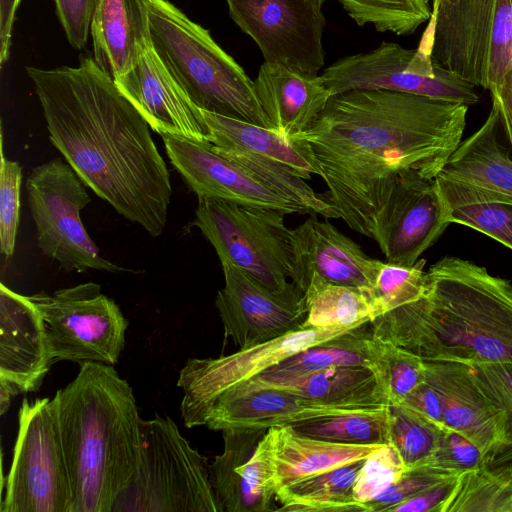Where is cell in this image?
Returning <instances> with one entry per match:
<instances>
[{
  "label": "cell",
  "mask_w": 512,
  "mask_h": 512,
  "mask_svg": "<svg viewBox=\"0 0 512 512\" xmlns=\"http://www.w3.org/2000/svg\"><path fill=\"white\" fill-rule=\"evenodd\" d=\"M26 72L49 139L84 184L153 237L166 226L172 188L150 126L93 57Z\"/></svg>",
  "instance_id": "obj_2"
},
{
  "label": "cell",
  "mask_w": 512,
  "mask_h": 512,
  "mask_svg": "<svg viewBox=\"0 0 512 512\" xmlns=\"http://www.w3.org/2000/svg\"><path fill=\"white\" fill-rule=\"evenodd\" d=\"M495 0H432L425 30L431 56L474 86L489 88Z\"/></svg>",
  "instance_id": "obj_18"
},
{
  "label": "cell",
  "mask_w": 512,
  "mask_h": 512,
  "mask_svg": "<svg viewBox=\"0 0 512 512\" xmlns=\"http://www.w3.org/2000/svg\"><path fill=\"white\" fill-rule=\"evenodd\" d=\"M324 3L327 0H319ZM357 25L371 24L379 32L413 34L429 20L428 0H337Z\"/></svg>",
  "instance_id": "obj_36"
},
{
  "label": "cell",
  "mask_w": 512,
  "mask_h": 512,
  "mask_svg": "<svg viewBox=\"0 0 512 512\" xmlns=\"http://www.w3.org/2000/svg\"><path fill=\"white\" fill-rule=\"evenodd\" d=\"M29 298L42 315L53 361L118 362L129 323L99 284L87 282Z\"/></svg>",
  "instance_id": "obj_12"
},
{
  "label": "cell",
  "mask_w": 512,
  "mask_h": 512,
  "mask_svg": "<svg viewBox=\"0 0 512 512\" xmlns=\"http://www.w3.org/2000/svg\"><path fill=\"white\" fill-rule=\"evenodd\" d=\"M451 223L437 179L408 172L396 185L374 240L387 262L413 265Z\"/></svg>",
  "instance_id": "obj_16"
},
{
  "label": "cell",
  "mask_w": 512,
  "mask_h": 512,
  "mask_svg": "<svg viewBox=\"0 0 512 512\" xmlns=\"http://www.w3.org/2000/svg\"><path fill=\"white\" fill-rule=\"evenodd\" d=\"M487 464H512V439L493 452L488 458Z\"/></svg>",
  "instance_id": "obj_51"
},
{
  "label": "cell",
  "mask_w": 512,
  "mask_h": 512,
  "mask_svg": "<svg viewBox=\"0 0 512 512\" xmlns=\"http://www.w3.org/2000/svg\"><path fill=\"white\" fill-rule=\"evenodd\" d=\"M225 284L215 306L224 333L239 349H246L297 330L307 315L303 292L293 283L276 294L241 269L222 265Z\"/></svg>",
  "instance_id": "obj_15"
},
{
  "label": "cell",
  "mask_w": 512,
  "mask_h": 512,
  "mask_svg": "<svg viewBox=\"0 0 512 512\" xmlns=\"http://www.w3.org/2000/svg\"><path fill=\"white\" fill-rule=\"evenodd\" d=\"M86 187L61 158L32 169L26 190L38 247L69 271H124L100 255L82 223L81 210L91 201Z\"/></svg>",
  "instance_id": "obj_10"
},
{
  "label": "cell",
  "mask_w": 512,
  "mask_h": 512,
  "mask_svg": "<svg viewBox=\"0 0 512 512\" xmlns=\"http://www.w3.org/2000/svg\"><path fill=\"white\" fill-rule=\"evenodd\" d=\"M425 381L440 395L443 423L472 441L485 455L507 443L504 413L482 392L466 363L425 361Z\"/></svg>",
  "instance_id": "obj_24"
},
{
  "label": "cell",
  "mask_w": 512,
  "mask_h": 512,
  "mask_svg": "<svg viewBox=\"0 0 512 512\" xmlns=\"http://www.w3.org/2000/svg\"><path fill=\"white\" fill-rule=\"evenodd\" d=\"M53 362L42 315L29 296L0 285V381L13 395L37 391Z\"/></svg>",
  "instance_id": "obj_25"
},
{
  "label": "cell",
  "mask_w": 512,
  "mask_h": 512,
  "mask_svg": "<svg viewBox=\"0 0 512 512\" xmlns=\"http://www.w3.org/2000/svg\"><path fill=\"white\" fill-rule=\"evenodd\" d=\"M298 433L316 439L353 445H385L388 406L313 418L291 425Z\"/></svg>",
  "instance_id": "obj_33"
},
{
  "label": "cell",
  "mask_w": 512,
  "mask_h": 512,
  "mask_svg": "<svg viewBox=\"0 0 512 512\" xmlns=\"http://www.w3.org/2000/svg\"><path fill=\"white\" fill-rule=\"evenodd\" d=\"M512 69V0H495L488 90L496 88Z\"/></svg>",
  "instance_id": "obj_44"
},
{
  "label": "cell",
  "mask_w": 512,
  "mask_h": 512,
  "mask_svg": "<svg viewBox=\"0 0 512 512\" xmlns=\"http://www.w3.org/2000/svg\"><path fill=\"white\" fill-rule=\"evenodd\" d=\"M1 146L0 169V249L7 257L14 253L19 225L22 167L5 158Z\"/></svg>",
  "instance_id": "obj_40"
},
{
  "label": "cell",
  "mask_w": 512,
  "mask_h": 512,
  "mask_svg": "<svg viewBox=\"0 0 512 512\" xmlns=\"http://www.w3.org/2000/svg\"><path fill=\"white\" fill-rule=\"evenodd\" d=\"M500 113L492 101L482 126L457 146L436 179L447 206L512 204V159L498 140Z\"/></svg>",
  "instance_id": "obj_17"
},
{
  "label": "cell",
  "mask_w": 512,
  "mask_h": 512,
  "mask_svg": "<svg viewBox=\"0 0 512 512\" xmlns=\"http://www.w3.org/2000/svg\"><path fill=\"white\" fill-rule=\"evenodd\" d=\"M303 298V327L352 326L372 319L371 289L316 282L305 289Z\"/></svg>",
  "instance_id": "obj_32"
},
{
  "label": "cell",
  "mask_w": 512,
  "mask_h": 512,
  "mask_svg": "<svg viewBox=\"0 0 512 512\" xmlns=\"http://www.w3.org/2000/svg\"><path fill=\"white\" fill-rule=\"evenodd\" d=\"M212 149L251 177L304 208L309 215L340 218L305 180L322 171L308 142L278 131L201 110Z\"/></svg>",
  "instance_id": "obj_7"
},
{
  "label": "cell",
  "mask_w": 512,
  "mask_h": 512,
  "mask_svg": "<svg viewBox=\"0 0 512 512\" xmlns=\"http://www.w3.org/2000/svg\"><path fill=\"white\" fill-rule=\"evenodd\" d=\"M291 249L290 279L302 292L316 282L372 289L383 263L314 215L291 229Z\"/></svg>",
  "instance_id": "obj_20"
},
{
  "label": "cell",
  "mask_w": 512,
  "mask_h": 512,
  "mask_svg": "<svg viewBox=\"0 0 512 512\" xmlns=\"http://www.w3.org/2000/svg\"><path fill=\"white\" fill-rule=\"evenodd\" d=\"M459 474L432 465L407 469L389 488L366 503L368 512L387 511L389 507Z\"/></svg>",
  "instance_id": "obj_42"
},
{
  "label": "cell",
  "mask_w": 512,
  "mask_h": 512,
  "mask_svg": "<svg viewBox=\"0 0 512 512\" xmlns=\"http://www.w3.org/2000/svg\"><path fill=\"white\" fill-rule=\"evenodd\" d=\"M490 93L492 101L498 106L500 123L512 145V69L496 88L490 90Z\"/></svg>",
  "instance_id": "obj_49"
},
{
  "label": "cell",
  "mask_w": 512,
  "mask_h": 512,
  "mask_svg": "<svg viewBox=\"0 0 512 512\" xmlns=\"http://www.w3.org/2000/svg\"><path fill=\"white\" fill-rule=\"evenodd\" d=\"M276 492L281 487L367 458L382 445H353L302 435L291 426L266 432Z\"/></svg>",
  "instance_id": "obj_28"
},
{
  "label": "cell",
  "mask_w": 512,
  "mask_h": 512,
  "mask_svg": "<svg viewBox=\"0 0 512 512\" xmlns=\"http://www.w3.org/2000/svg\"><path fill=\"white\" fill-rule=\"evenodd\" d=\"M471 375L488 399L505 415L508 441L512 439V362L466 363ZM507 441V442H508Z\"/></svg>",
  "instance_id": "obj_43"
},
{
  "label": "cell",
  "mask_w": 512,
  "mask_h": 512,
  "mask_svg": "<svg viewBox=\"0 0 512 512\" xmlns=\"http://www.w3.org/2000/svg\"><path fill=\"white\" fill-rule=\"evenodd\" d=\"M402 405L388 406L389 444L406 469L428 465L442 430Z\"/></svg>",
  "instance_id": "obj_37"
},
{
  "label": "cell",
  "mask_w": 512,
  "mask_h": 512,
  "mask_svg": "<svg viewBox=\"0 0 512 512\" xmlns=\"http://www.w3.org/2000/svg\"><path fill=\"white\" fill-rule=\"evenodd\" d=\"M265 429H224V449L211 464V481L226 512L276 510L274 466Z\"/></svg>",
  "instance_id": "obj_21"
},
{
  "label": "cell",
  "mask_w": 512,
  "mask_h": 512,
  "mask_svg": "<svg viewBox=\"0 0 512 512\" xmlns=\"http://www.w3.org/2000/svg\"><path fill=\"white\" fill-rule=\"evenodd\" d=\"M399 405L406 407L432 424L445 426L441 397L426 381L414 388Z\"/></svg>",
  "instance_id": "obj_48"
},
{
  "label": "cell",
  "mask_w": 512,
  "mask_h": 512,
  "mask_svg": "<svg viewBox=\"0 0 512 512\" xmlns=\"http://www.w3.org/2000/svg\"><path fill=\"white\" fill-rule=\"evenodd\" d=\"M370 323L373 336L424 361L512 362V283L446 256L426 272L420 299Z\"/></svg>",
  "instance_id": "obj_3"
},
{
  "label": "cell",
  "mask_w": 512,
  "mask_h": 512,
  "mask_svg": "<svg viewBox=\"0 0 512 512\" xmlns=\"http://www.w3.org/2000/svg\"><path fill=\"white\" fill-rule=\"evenodd\" d=\"M254 85L273 129L286 138L306 132L332 96L320 75L268 62L260 66Z\"/></svg>",
  "instance_id": "obj_26"
},
{
  "label": "cell",
  "mask_w": 512,
  "mask_h": 512,
  "mask_svg": "<svg viewBox=\"0 0 512 512\" xmlns=\"http://www.w3.org/2000/svg\"><path fill=\"white\" fill-rule=\"evenodd\" d=\"M21 0H0V64L9 58L13 26Z\"/></svg>",
  "instance_id": "obj_50"
},
{
  "label": "cell",
  "mask_w": 512,
  "mask_h": 512,
  "mask_svg": "<svg viewBox=\"0 0 512 512\" xmlns=\"http://www.w3.org/2000/svg\"><path fill=\"white\" fill-rule=\"evenodd\" d=\"M447 512H512V464L463 472Z\"/></svg>",
  "instance_id": "obj_34"
},
{
  "label": "cell",
  "mask_w": 512,
  "mask_h": 512,
  "mask_svg": "<svg viewBox=\"0 0 512 512\" xmlns=\"http://www.w3.org/2000/svg\"><path fill=\"white\" fill-rule=\"evenodd\" d=\"M153 48L199 109L273 129L254 81L212 38L169 0H151Z\"/></svg>",
  "instance_id": "obj_5"
},
{
  "label": "cell",
  "mask_w": 512,
  "mask_h": 512,
  "mask_svg": "<svg viewBox=\"0 0 512 512\" xmlns=\"http://www.w3.org/2000/svg\"><path fill=\"white\" fill-rule=\"evenodd\" d=\"M1 512H71L70 476L53 397L24 398Z\"/></svg>",
  "instance_id": "obj_9"
},
{
  "label": "cell",
  "mask_w": 512,
  "mask_h": 512,
  "mask_svg": "<svg viewBox=\"0 0 512 512\" xmlns=\"http://www.w3.org/2000/svg\"><path fill=\"white\" fill-rule=\"evenodd\" d=\"M487 464L482 451L463 434L445 427L428 465L463 473Z\"/></svg>",
  "instance_id": "obj_45"
},
{
  "label": "cell",
  "mask_w": 512,
  "mask_h": 512,
  "mask_svg": "<svg viewBox=\"0 0 512 512\" xmlns=\"http://www.w3.org/2000/svg\"><path fill=\"white\" fill-rule=\"evenodd\" d=\"M366 324L326 342L307 347L249 379L268 381L297 377L337 366L371 368L369 333Z\"/></svg>",
  "instance_id": "obj_31"
},
{
  "label": "cell",
  "mask_w": 512,
  "mask_h": 512,
  "mask_svg": "<svg viewBox=\"0 0 512 512\" xmlns=\"http://www.w3.org/2000/svg\"><path fill=\"white\" fill-rule=\"evenodd\" d=\"M234 23L257 44L264 62L318 75L326 23L319 0H226Z\"/></svg>",
  "instance_id": "obj_14"
},
{
  "label": "cell",
  "mask_w": 512,
  "mask_h": 512,
  "mask_svg": "<svg viewBox=\"0 0 512 512\" xmlns=\"http://www.w3.org/2000/svg\"><path fill=\"white\" fill-rule=\"evenodd\" d=\"M141 459L112 512H223L211 465L169 417L140 421Z\"/></svg>",
  "instance_id": "obj_6"
},
{
  "label": "cell",
  "mask_w": 512,
  "mask_h": 512,
  "mask_svg": "<svg viewBox=\"0 0 512 512\" xmlns=\"http://www.w3.org/2000/svg\"><path fill=\"white\" fill-rule=\"evenodd\" d=\"M452 223L473 228L512 250V204L487 202L451 210Z\"/></svg>",
  "instance_id": "obj_41"
},
{
  "label": "cell",
  "mask_w": 512,
  "mask_h": 512,
  "mask_svg": "<svg viewBox=\"0 0 512 512\" xmlns=\"http://www.w3.org/2000/svg\"><path fill=\"white\" fill-rule=\"evenodd\" d=\"M283 211L198 199L193 225L214 247L221 265H233L269 291L289 290L291 229Z\"/></svg>",
  "instance_id": "obj_8"
},
{
  "label": "cell",
  "mask_w": 512,
  "mask_h": 512,
  "mask_svg": "<svg viewBox=\"0 0 512 512\" xmlns=\"http://www.w3.org/2000/svg\"><path fill=\"white\" fill-rule=\"evenodd\" d=\"M56 16L70 46L83 49L90 35L92 16L98 0H52Z\"/></svg>",
  "instance_id": "obj_46"
},
{
  "label": "cell",
  "mask_w": 512,
  "mask_h": 512,
  "mask_svg": "<svg viewBox=\"0 0 512 512\" xmlns=\"http://www.w3.org/2000/svg\"><path fill=\"white\" fill-rule=\"evenodd\" d=\"M465 104L390 90L332 95L303 134L328 187L322 197L374 240L401 176L436 178L461 142Z\"/></svg>",
  "instance_id": "obj_1"
},
{
  "label": "cell",
  "mask_w": 512,
  "mask_h": 512,
  "mask_svg": "<svg viewBox=\"0 0 512 512\" xmlns=\"http://www.w3.org/2000/svg\"><path fill=\"white\" fill-rule=\"evenodd\" d=\"M166 154L198 199H217L240 205L308 214L301 206L275 193L216 153L210 142L161 133Z\"/></svg>",
  "instance_id": "obj_19"
},
{
  "label": "cell",
  "mask_w": 512,
  "mask_h": 512,
  "mask_svg": "<svg viewBox=\"0 0 512 512\" xmlns=\"http://www.w3.org/2000/svg\"><path fill=\"white\" fill-rule=\"evenodd\" d=\"M14 396L10 388L0 381V414L3 415L10 406L11 397Z\"/></svg>",
  "instance_id": "obj_52"
},
{
  "label": "cell",
  "mask_w": 512,
  "mask_h": 512,
  "mask_svg": "<svg viewBox=\"0 0 512 512\" xmlns=\"http://www.w3.org/2000/svg\"><path fill=\"white\" fill-rule=\"evenodd\" d=\"M371 368L382 383L389 405H399L425 381V361L403 348L370 335Z\"/></svg>",
  "instance_id": "obj_35"
},
{
  "label": "cell",
  "mask_w": 512,
  "mask_h": 512,
  "mask_svg": "<svg viewBox=\"0 0 512 512\" xmlns=\"http://www.w3.org/2000/svg\"><path fill=\"white\" fill-rule=\"evenodd\" d=\"M332 95L350 90H390L462 103L478 102L474 85L442 67L431 56L424 33L416 49L382 42L377 48L346 56L320 75Z\"/></svg>",
  "instance_id": "obj_11"
},
{
  "label": "cell",
  "mask_w": 512,
  "mask_h": 512,
  "mask_svg": "<svg viewBox=\"0 0 512 512\" xmlns=\"http://www.w3.org/2000/svg\"><path fill=\"white\" fill-rule=\"evenodd\" d=\"M151 0H98L90 26L93 59L113 80L152 46Z\"/></svg>",
  "instance_id": "obj_27"
},
{
  "label": "cell",
  "mask_w": 512,
  "mask_h": 512,
  "mask_svg": "<svg viewBox=\"0 0 512 512\" xmlns=\"http://www.w3.org/2000/svg\"><path fill=\"white\" fill-rule=\"evenodd\" d=\"M366 409L373 408L319 402L279 388L235 385L214 400L204 416V425L220 431L231 428L268 430Z\"/></svg>",
  "instance_id": "obj_23"
},
{
  "label": "cell",
  "mask_w": 512,
  "mask_h": 512,
  "mask_svg": "<svg viewBox=\"0 0 512 512\" xmlns=\"http://www.w3.org/2000/svg\"><path fill=\"white\" fill-rule=\"evenodd\" d=\"M390 444H385L365 458L353 486L354 499L368 503L395 483L406 471Z\"/></svg>",
  "instance_id": "obj_39"
},
{
  "label": "cell",
  "mask_w": 512,
  "mask_h": 512,
  "mask_svg": "<svg viewBox=\"0 0 512 512\" xmlns=\"http://www.w3.org/2000/svg\"><path fill=\"white\" fill-rule=\"evenodd\" d=\"M364 460L320 473L277 490L278 511L287 512H368L366 504L353 496L355 478Z\"/></svg>",
  "instance_id": "obj_30"
},
{
  "label": "cell",
  "mask_w": 512,
  "mask_h": 512,
  "mask_svg": "<svg viewBox=\"0 0 512 512\" xmlns=\"http://www.w3.org/2000/svg\"><path fill=\"white\" fill-rule=\"evenodd\" d=\"M361 325L302 326L278 338L239 349L231 355L188 359L177 381V386L183 391L180 411L184 425L187 428L203 426L204 416L211 404L229 388L253 378L307 347L336 338Z\"/></svg>",
  "instance_id": "obj_13"
},
{
  "label": "cell",
  "mask_w": 512,
  "mask_h": 512,
  "mask_svg": "<svg viewBox=\"0 0 512 512\" xmlns=\"http://www.w3.org/2000/svg\"><path fill=\"white\" fill-rule=\"evenodd\" d=\"M462 474V473H461ZM451 477L387 509L388 512H447L460 475Z\"/></svg>",
  "instance_id": "obj_47"
},
{
  "label": "cell",
  "mask_w": 512,
  "mask_h": 512,
  "mask_svg": "<svg viewBox=\"0 0 512 512\" xmlns=\"http://www.w3.org/2000/svg\"><path fill=\"white\" fill-rule=\"evenodd\" d=\"M244 387L279 388L324 403L365 408L389 406L386 391L375 371L368 366H337L309 374L268 380H247Z\"/></svg>",
  "instance_id": "obj_29"
},
{
  "label": "cell",
  "mask_w": 512,
  "mask_h": 512,
  "mask_svg": "<svg viewBox=\"0 0 512 512\" xmlns=\"http://www.w3.org/2000/svg\"><path fill=\"white\" fill-rule=\"evenodd\" d=\"M425 263L424 259H418L413 265L382 263L375 284L371 289L373 298L372 319L414 302L424 295Z\"/></svg>",
  "instance_id": "obj_38"
},
{
  "label": "cell",
  "mask_w": 512,
  "mask_h": 512,
  "mask_svg": "<svg viewBox=\"0 0 512 512\" xmlns=\"http://www.w3.org/2000/svg\"><path fill=\"white\" fill-rule=\"evenodd\" d=\"M114 81L158 134L209 142L200 109L168 72L153 45L141 54L132 69Z\"/></svg>",
  "instance_id": "obj_22"
},
{
  "label": "cell",
  "mask_w": 512,
  "mask_h": 512,
  "mask_svg": "<svg viewBox=\"0 0 512 512\" xmlns=\"http://www.w3.org/2000/svg\"><path fill=\"white\" fill-rule=\"evenodd\" d=\"M54 398L71 512H112L141 459V418L131 386L113 365L82 362L75 379Z\"/></svg>",
  "instance_id": "obj_4"
}]
</instances>
